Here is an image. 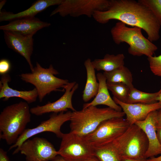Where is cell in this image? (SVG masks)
<instances>
[{
    "mask_svg": "<svg viewBox=\"0 0 161 161\" xmlns=\"http://www.w3.org/2000/svg\"><path fill=\"white\" fill-rule=\"evenodd\" d=\"M93 17L101 24L117 20L126 25L141 28L152 42L160 38L161 27L152 12L147 7L134 0H111L108 8L97 11Z\"/></svg>",
    "mask_w": 161,
    "mask_h": 161,
    "instance_id": "1",
    "label": "cell"
},
{
    "mask_svg": "<svg viewBox=\"0 0 161 161\" xmlns=\"http://www.w3.org/2000/svg\"><path fill=\"white\" fill-rule=\"evenodd\" d=\"M30 109L26 102L5 107L0 114V138L11 145L14 144L31 121Z\"/></svg>",
    "mask_w": 161,
    "mask_h": 161,
    "instance_id": "2",
    "label": "cell"
},
{
    "mask_svg": "<svg viewBox=\"0 0 161 161\" xmlns=\"http://www.w3.org/2000/svg\"><path fill=\"white\" fill-rule=\"evenodd\" d=\"M124 112L109 107L98 108L90 106L72 112L70 132L84 137L93 131L103 121L113 117H123Z\"/></svg>",
    "mask_w": 161,
    "mask_h": 161,
    "instance_id": "3",
    "label": "cell"
},
{
    "mask_svg": "<svg viewBox=\"0 0 161 161\" xmlns=\"http://www.w3.org/2000/svg\"><path fill=\"white\" fill-rule=\"evenodd\" d=\"M142 30L136 27H127L119 21L112 28L111 33L116 44L125 42L129 45L128 52L130 55L137 56L144 55L148 57L153 56L157 47L143 35Z\"/></svg>",
    "mask_w": 161,
    "mask_h": 161,
    "instance_id": "4",
    "label": "cell"
},
{
    "mask_svg": "<svg viewBox=\"0 0 161 161\" xmlns=\"http://www.w3.org/2000/svg\"><path fill=\"white\" fill-rule=\"evenodd\" d=\"M59 72L52 64L48 68H44L38 62L30 73H22L19 75L20 79L26 83L34 85L37 90L40 102L47 95L53 91L64 88L69 82L67 79L57 78L55 75Z\"/></svg>",
    "mask_w": 161,
    "mask_h": 161,
    "instance_id": "5",
    "label": "cell"
},
{
    "mask_svg": "<svg viewBox=\"0 0 161 161\" xmlns=\"http://www.w3.org/2000/svg\"><path fill=\"white\" fill-rule=\"evenodd\" d=\"M148 143L145 134L135 124L111 143L121 157L137 159L145 158Z\"/></svg>",
    "mask_w": 161,
    "mask_h": 161,
    "instance_id": "6",
    "label": "cell"
},
{
    "mask_svg": "<svg viewBox=\"0 0 161 161\" xmlns=\"http://www.w3.org/2000/svg\"><path fill=\"white\" fill-rule=\"evenodd\" d=\"M129 126L123 117L112 118L103 121L93 131L84 137L92 147L105 145L119 137Z\"/></svg>",
    "mask_w": 161,
    "mask_h": 161,
    "instance_id": "7",
    "label": "cell"
},
{
    "mask_svg": "<svg viewBox=\"0 0 161 161\" xmlns=\"http://www.w3.org/2000/svg\"><path fill=\"white\" fill-rule=\"evenodd\" d=\"M109 2L108 0H62L50 16L58 14L63 17L86 16L90 18L96 11L107 10Z\"/></svg>",
    "mask_w": 161,
    "mask_h": 161,
    "instance_id": "8",
    "label": "cell"
},
{
    "mask_svg": "<svg viewBox=\"0 0 161 161\" xmlns=\"http://www.w3.org/2000/svg\"><path fill=\"white\" fill-rule=\"evenodd\" d=\"M58 155L68 161H82L94 156L93 147L84 137L69 132L63 133Z\"/></svg>",
    "mask_w": 161,
    "mask_h": 161,
    "instance_id": "9",
    "label": "cell"
},
{
    "mask_svg": "<svg viewBox=\"0 0 161 161\" xmlns=\"http://www.w3.org/2000/svg\"><path fill=\"white\" fill-rule=\"evenodd\" d=\"M72 112L70 111L61 112L59 114L53 113L47 120L42 122L36 127L32 129H26L19 137L15 143L11 145L10 150L16 148L18 149L25 141L38 134L45 132H52L58 137L61 138L63 133L61 130L62 126L66 122L70 121Z\"/></svg>",
    "mask_w": 161,
    "mask_h": 161,
    "instance_id": "10",
    "label": "cell"
},
{
    "mask_svg": "<svg viewBox=\"0 0 161 161\" xmlns=\"http://www.w3.org/2000/svg\"><path fill=\"white\" fill-rule=\"evenodd\" d=\"M19 152L25 156L26 161H51L58 155V151L51 143L38 137L27 140L13 154Z\"/></svg>",
    "mask_w": 161,
    "mask_h": 161,
    "instance_id": "11",
    "label": "cell"
},
{
    "mask_svg": "<svg viewBox=\"0 0 161 161\" xmlns=\"http://www.w3.org/2000/svg\"><path fill=\"white\" fill-rule=\"evenodd\" d=\"M78 86L76 81L69 82L64 87V94L59 99L53 102H49L43 106H37L31 108V114L40 116L50 112L58 113L67 112L68 109L73 112L76 111L72 104V98Z\"/></svg>",
    "mask_w": 161,
    "mask_h": 161,
    "instance_id": "12",
    "label": "cell"
},
{
    "mask_svg": "<svg viewBox=\"0 0 161 161\" xmlns=\"http://www.w3.org/2000/svg\"><path fill=\"white\" fill-rule=\"evenodd\" d=\"M3 32L8 47L23 57L32 71L34 68L31 59L33 50V35H25L8 31Z\"/></svg>",
    "mask_w": 161,
    "mask_h": 161,
    "instance_id": "13",
    "label": "cell"
},
{
    "mask_svg": "<svg viewBox=\"0 0 161 161\" xmlns=\"http://www.w3.org/2000/svg\"><path fill=\"white\" fill-rule=\"evenodd\" d=\"M157 111L150 112L143 120L137 122L135 124L144 132L148 141V147L145 154L146 159L161 155V145L157 134Z\"/></svg>",
    "mask_w": 161,
    "mask_h": 161,
    "instance_id": "14",
    "label": "cell"
},
{
    "mask_svg": "<svg viewBox=\"0 0 161 161\" xmlns=\"http://www.w3.org/2000/svg\"><path fill=\"white\" fill-rule=\"evenodd\" d=\"M113 99L121 107L130 125L144 120L150 112L161 108V103L158 102L149 104L128 103L120 101L114 97Z\"/></svg>",
    "mask_w": 161,
    "mask_h": 161,
    "instance_id": "15",
    "label": "cell"
},
{
    "mask_svg": "<svg viewBox=\"0 0 161 161\" xmlns=\"http://www.w3.org/2000/svg\"><path fill=\"white\" fill-rule=\"evenodd\" d=\"M50 25L35 17L25 18L11 21L7 24L0 26V30L25 35H33L39 30Z\"/></svg>",
    "mask_w": 161,
    "mask_h": 161,
    "instance_id": "16",
    "label": "cell"
},
{
    "mask_svg": "<svg viewBox=\"0 0 161 161\" xmlns=\"http://www.w3.org/2000/svg\"><path fill=\"white\" fill-rule=\"evenodd\" d=\"M62 0H38L28 8L20 12L14 14L6 11H0V21H10L19 19L35 17L38 13L53 5H58Z\"/></svg>",
    "mask_w": 161,
    "mask_h": 161,
    "instance_id": "17",
    "label": "cell"
},
{
    "mask_svg": "<svg viewBox=\"0 0 161 161\" xmlns=\"http://www.w3.org/2000/svg\"><path fill=\"white\" fill-rule=\"evenodd\" d=\"M11 80L10 75L6 74L1 75L0 80V98L7 101L12 97L22 99L28 103L35 102L38 97V92L35 88L28 91H19L9 86L8 83Z\"/></svg>",
    "mask_w": 161,
    "mask_h": 161,
    "instance_id": "18",
    "label": "cell"
},
{
    "mask_svg": "<svg viewBox=\"0 0 161 161\" xmlns=\"http://www.w3.org/2000/svg\"><path fill=\"white\" fill-rule=\"evenodd\" d=\"M96 77L99 83L97 93L91 102L83 105V109L90 106L104 105L115 110L122 111L120 106L117 104L111 97L107 86L106 80L103 74L98 73Z\"/></svg>",
    "mask_w": 161,
    "mask_h": 161,
    "instance_id": "19",
    "label": "cell"
},
{
    "mask_svg": "<svg viewBox=\"0 0 161 161\" xmlns=\"http://www.w3.org/2000/svg\"><path fill=\"white\" fill-rule=\"evenodd\" d=\"M86 72V80L84 89L83 92L82 99L85 102H87L96 95L99 87L97 81L95 69L90 58H88L84 62Z\"/></svg>",
    "mask_w": 161,
    "mask_h": 161,
    "instance_id": "20",
    "label": "cell"
},
{
    "mask_svg": "<svg viewBox=\"0 0 161 161\" xmlns=\"http://www.w3.org/2000/svg\"><path fill=\"white\" fill-rule=\"evenodd\" d=\"M125 58L123 53L116 55L107 54L103 58L95 59L92 61V64L97 71L109 72L124 66Z\"/></svg>",
    "mask_w": 161,
    "mask_h": 161,
    "instance_id": "21",
    "label": "cell"
},
{
    "mask_svg": "<svg viewBox=\"0 0 161 161\" xmlns=\"http://www.w3.org/2000/svg\"><path fill=\"white\" fill-rule=\"evenodd\" d=\"M107 83H121L128 86L130 89L134 88L133 84V77L129 69L124 66L112 71L104 72L103 73Z\"/></svg>",
    "mask_w": 161,
    "mask_h": 161,
    "instance_id": "22",
    "label": "cell"
},
{
    "mask_svg": "<svg viewBox=\"0 0 161 161\" xmlns=\"http://www.w3.org/2000/svg\"><path fill=\"white\" fill-rule=\"evenodd\" d=\"M161 91L153 93L144 92L134 87L130 89L128 97L126 103H140L151 104L157 102V97Z\"/></svg>",
    "mask_w": 161,
    "mask_h": 161,
    "instance_id": "23",
    "label": "cell"
},
{
    "mask_svg": "<svg viewBox=\"0 0 161 161\" xmlns=\"http://www.w3.org/2000/svg\"><path fill=\"white\" fill-rule=\"evenodd\" d=\"M93 147L94 156L100 161H122V157L111 143Z\"/></svg>",
    "mask_w": 161,
    "mask_h": 161,
    "instance_id": "24",
    "label": "cell"
},
{
    "mask_svg": "<svg viewBox=\"0 0 161 161\" xmlns=\"http://www.w3.org/2000/svg\"><path fill=\"white\" fill-rule=\"evenodd\" d=\"M107 85L114 97L120 101L126 103L130 90L128 86L121 83L107 82Z\"/></svg>",
    "mask_w": 161,
    "mask_h": 161,
    "instance_id": "25",
    "label": "cell"
},
{
    "mask_svg": "<svg viewBox=\"0 0 161 161\" xmlns=\"http://www.w3.org/2000/svg\"><path fill=\"white\" fill-rule=\"evenodd\" d=\"M152 12L161 27V0H138Z\"/></svg>",
    "mask_w": 161,
    "mask_h": 161,
    "instance_id": "26",
    "label": "cell"
},
{
    "mask_svg": "<svg viewBox=\"0 0 161 161\" xmlns=\"http://www.w3.org/2000/svg\"><path fill=\"white\" fill-rule=\"evenodd\" d=\"M150 69L155 75L161 77V55L148 57Z\"/></svg>",
    "mask_w": 161,
    "mask_h": 161,
    "instance_id": "27",
    "label": "cell"
},
{
    "mask_svg": "<svg viewBox=\"0 0 161 161\" xmlns=\"http://www.w3.org/2000/svg\"><path fill=\"white\" fill-rule=\"evenodd\" d=\"M11 64L8 60L2 59L0 61V74L1 75L8 74L11 69Z\"/></svg>",
    "mask_w": 161,
    "mask_h": 161,
    "instance_id": "28",
    "label": "cell"
},
{
    "mask_svg": "<svg viewBox=\"0 0 161 161\" xmlns=\"http://www.w3.org/2000/svg\"><path fill=\"white\" fill-rule=\"evenodd\" d=\"M0 161H10L7 152L1 148H0Z\"/></svg>",
    "mask_w": 161,
    "mask_h": 161,
    "instance_id": "29",
    "label": "cell"
},
{
    "mask_svg": "<svg viewBox=\"0 0 161 161\" xmlns=\"http://www.w3.org/2000/svg\"><path fill=\"white\" fill-rule=\"evenodd\" d=\"M157 128L161 126V108L157 111Z\"/></svg>",
    "mask_w": 161,
    "mask_h": 161,
    "instance_id": "30",
    "label": "cell"
},
{
    "mask_svg": "<svg viewBox=\"0 0 161 161\" xmlns=\"http://www.w3.org/2000/svg\"><path fill=\"white\" fill-rule=\"evenodd\" d=\"M122 161H148L146 158L137 159L122 157Z\"/></svg>",
    "mask_w": 161,
    "mask_h": 161,
    "instance_id": "31",
    "label": "cell"
},
{
    "mask_svg": "<svg viewBox=\"0 0 161 161\" xmlns=\"http://www.w3.org/2000/svg\"><path fill=\"white\" fill-rule=\"evenodd\" d=\"M156 132L158 141L161 145V126L157 128Z\"/></svg>",
    "mask_w": 161,
    "mask_h": 161,
    "instance_id": "32",
    "label": "cell"
},
{
    "mask_svg": "<svg viewBox=\"0 0 161 161\" xmlns=\"http://www.w3.org/2000/svg\"><path fill=\"white\" fill-rule=\"evenodd\" d=\"M51 161H68L59 155H57L56 157H55L53 160Z\"/></svg>",
    "mask_w": 161,
    "mask_h": 161,
    "instance_id": "33",
    "label": "cell"
},
{
    "mask_svg": "<svg viewBox=\"0 0 161 161\" xmlns=\"http://www.w3.org/2000/svg\"><path fill=\"white\" fill-rule=\"evenodd\" d=\"M148 161H161V155L157 157H153L147 159Z\"/></svg>",
    "mask_w": 161,
    "mask_h": 161,
    "instance_id": "34",
    "label": "cell"
},
{
    "mask_svg": "<svg viewBox=\"0 0 161 161\" xmlns=\"http://www.w3.org/2000/svg\"><path fill=\"white\" fill-rule=\"evenodd\" d=\"M82 161H100L97 158L93 156L91 158Z\"/></svg>",
    "mask_w": 161,
    "mask_h": 161,
    "instance_id": "35",
    "label": "cell"
},
{
    "mask_svg": "<svg viewBox=\"0 0 161 161\" xmlns=\"http://www.w3.org/2000/svg\"><path fill=\"white\" fill-rule=\"evenodd\" d=\"M6 1H7L6 0H1V1L0 2V11H1V9L4 5Z\"/></svg>",
    "mask_w": 161,
    "mask_h": 161,
    "instance_id": "36",
    "label": "cell"
},
{
    "mask_svg": "<svg viewBox=\"0 0 161 161\" xmlns=\"http://www.w3.org/2000/svg\"><path fill=\"white\" fill-rule=\"evenodd\" d=\"M157 102H159L161 103V91L157 97Z\"/></svg>",
    "mask_w": 161,
    "mask_h": 161,
    "instance_id": "37",
    "label": "cell"
},
{
    "mask_svg": "<svg viewBox=\"0 0 161 161\" xmlns=\"http://www.w3.org/2000/svg\"></svg>",
    "mask_w": 161,
    "mask_h": 161,
    "instance_id": "38",
    "label": "cell"
}]
</instances>
